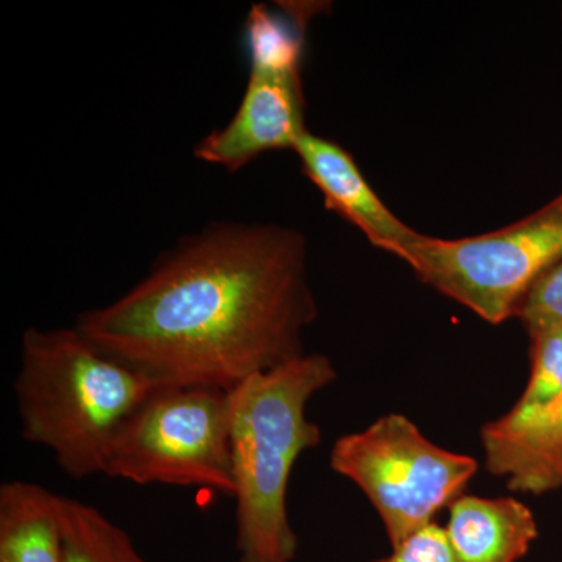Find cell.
I'll use <instances>...</instances> for the list:
<instances>
[{"label": "cell", "instance_id": "6da1fadb", "mask_svg": "<svg viewBox=\"0 0 562 562\" xmlns=\"http://www.w3.org/2000/svg\"><path fill=\"white\" fill-rule=\"evenodd\" d=\"M319 306L295 228L220 222L187 236L76 328L157 386L232 391L303 351Z\"/></svg>", "mask_w": 562, "mask_h": 562}, {"label": "cell", "instance_id": "7a4b0ae2", "mask_svg": "<svg viewBox=\"0 0 562 562\" xmlns=\"http://www.w3.org/2000/svg\"><path fill=\"white\" fill-rule=\"evenodd\" d=\"M338 372L330 358L305 353L228 391L239 562H292L299 539L288 516V486L302 453L322 442L306 406Z\"/></svg>", "mask_w": 562, "mask_h": 562}, {"label": "cell", "instance_id": "3957f363", "mask_svg": "<svg viewBox=\"0 0 562 562\" xmlns=\"http://www.w3.org/2000/svg\"><path fill=\"white\" fill-rule=\"evenodd\" d=\"M157 387L76 327L22 336L14 380L22 438L49 450L70 479L105 475L122 427Z\"/></svg>", "mask_w": 562, "mask_h": 562}, {"label": "cell", "instance_id": "277c9868", "mask_svg": "<svg viewBox=\"0 0 562 562\" xmlns=\"http://www.w3.org/2000/svg\"><path fill=\"white\" fill-rule=\"evenodd\" d=\"M562 260V194L522 220L468 238L420 235L402 261L417 279L491 325L516 317L525 295Z\"/></svg>", "mask_w": 562, "mask_h": 562}, {"label": "cell", "instance_id": "5b68a950", "mask_svg": "<svg viewBox=\"0 0 562 562\" xmlns=\"http://www.w3.org/2000/svg\"><path fill=\"white\" fill-rule=\"evenodd\" d=\"M330 468L360 487L394 547L464 494L479 461L436 446L413 420L392 413L341 436L333 446Z\"/></svg>", "mask_w": 562, "mask_h": 562}, {"label": "cell", "instance_id": "8992f818", "mask_svg": "<svg viewBox=\"0 0 562 562\" xmlns=\"http://www.w3.org/2000/svg\"><path fill=\"white\" fill-rule=\"evenodd\" d=\"M105 475L140 486L203 487L233 497L228 391L158 386L122 427Z\"/></svg>", "mask_w": 562, "mask_h": 562}, {"label": "cell", "instance_id": "52a82bcc", "mask_svg": "<svg viewBox=\"0 0 562 562\" xmlns=\"http://www.w3.org/2000/svg\"><path fill=\"white\" fill-rule=\"evenodd\" d=\"M301 77L250 72L238 110L225 127L194 147V157L236 172L272 150H294L308 132Z\"/></svg>", "mask_w": 562, "mask_h": 562}, {"label": "cell", "instance_id": "ba28073f", "mask_svg": "<svg viewBox=\"0 0 562 562\" xmlns=\"http://www.w3.org/2000/svg\"><path fill=\"white\" fill-rule=\"evenodd\" d=\"M294 151L305 176L324 195L325 206L357 227L371 246L402 260L422 233L387 209L349 151L310 131Z\"/></svg>", "mask_w": 562, "mask_h": 562}, {"label": "cell", "instance_id": "9c48e42d", "mask_svg": "<svg viewBox=\"0 0 562 562\" xmlns=\"http://www.w3.org/2000/svg\"><path fill=\"white\" fill-rule=\"evenodd\" d=\"M484 468L520 494L542 495L562 487V391L528 416L503 414L480 431Z\"/></svg>", "mask_w": 562, "mask_h": 562}, {"label": "cell", "instance_id": "30bf717a", "mask_svg": "<svg viewBox=\"0 0 562 562\" xmlns=\"http://www.w3.org/2000/svg\"><path fill=\"white\" fill-rule=\"evenodd\" d=\"M443 528L460 562H519L539 532L535 514L519 498L465 494L449 506Z\"/></svg>", "mask_w": 562, "mask_h": 562}, {"label": "cell", "instance_id": "8fae6325", "mask_svg": "<svg viewBox=\"0 0 562 562\" xmlns=\"http://www.w3.org/2000/svg\"><path fill=\"white\" fill-rule=\"evenodd\" d=\"M0 562H63L61 495L32 482L2 483Z\"/></svg>", "mask_w": 562, "mask_h": 562}, {"label": "cell", "instance_id": "7c38bea8", "mask_svg": "<svg viewBox=\"0 0 562 562\" xmlns=\"http://www.w3.org/2000/svg\"><path fill=\"white\" fill-rule=\"evenodd\" d=\"M286 14L273 13L258 3L251 7L244 24V43L249 54L250 72L301 77L305 49V7H283Z\"/></svg>", "mask_w": 562, "mask_h": 562}, {"label": "cell", "instance_id": "4fadbf2b", "mask_svg": "<svg viewBox=\"0 0 562 562\" xmlns=\"http://www.w3.org/2000/svg\"><path fill=\"white\" fill-rule=\"evenodd\" d=\"M63 562H146L131 536L94 506L61 495Z\"/></svg>", "mask_w": 562, "mask_h": 562}, {"label": "cell", "instance_id": "5bb4252c", "mask_svg": "<svg viewBox=\"0 0 562 562\" xmlns=\"http://www.w3.org/2000/svg\"><path fill=\"white\" fill-rule=\"evenodd\" d=\"M530 379L506 416L519 419L549 405L562 391V324L530 336Z\"/></svg>", "mask_w": 562, "mask_h": 562}, {"label": "cell", "instance_id": "9a60e30c", "mask_svg": "<svg viewBox=\"0 0 562 562\" xmlns=\"http://www.w3.org/2000/svg\"><path fill=\"white\" fill-rule=\"evenodd\" d=\"M514 319H519L528 336L562 324V260L532 284Z\"/></svg>", "mask_w": 562, "mask_h": 562}, {"label": "cell", "instance_id": "2e32d148", "mask_svg": "<svg viewBox=\"0 0 562 562\" xmlns=\"http://www.w3.org/2000/svg\"><path fill=\"white\" fill-rule=\"evenodd\" d=\"M369 562H460L446 528L432 522L392 547V553Z\"/></svg>", "mask_w": 562, "mask_h": 562}]
</instances>
